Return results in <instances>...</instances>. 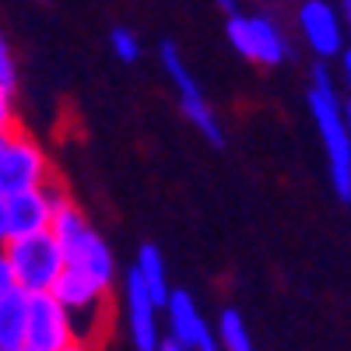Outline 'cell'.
Wrapping results in <instances>:
<instances>
[{"label": "cell", "instance_id": "6da1fadb", "mask_svg": "<svg viewBox=\"0 0 351 351\" xmlns=\"http://www.w3.org/2000/svg\"><path fill=\"white\" fill-rule=\"evenodd\" d=\"M306 102H309L313 123H316L324 152H327L330 186H334L337 200L351 204V137H348V123H344V102L337 99L334 77L324 64H316V71H313V88H309Z\"/></svg>", "mask_w": 351, "mask_h": 351}, {"label": "cell", "instance_id": "7a4b0ae2", "mask_svg": "<svg viewBox=\"0 0 351 351\" xmlns=\"http://www.w3.org/2000/svg\"><path fill=\"white\" fill-rule=\"evenodd\" d=\"M49 232L56 236V243L64 246V260L67 267L88 274L92 281L112 288L116 285V256L109 250V243L99 236V232L92 228V221H88V215L77 208V204H64L60 211L53 215L49 221Z\"/></svg>", "mask_w": 351, "mask_h": 351}, {"label": "cell", "instance_id": "3957f363", "mask_svg": "<svg viewBox=\"0 0 351 351\" xmlns=\"http://www.w3.org/2000/svg\"><path fill=\"white\" fill-rule=\"evenodd\" d=\"M49 291L67 309L74 337L88 341V344H99L106 327H109V319H112V288L92 281L88 274H81L74 267H64Z\"/></svg>", "mask_w": 351, "mask_h": 351}, {"label": "cell", "instance_id": "277c9868", "mask_svg": "<svg viewBox=\"0 0 351 351\" xmlns=\"http://www.w3.org/2000/svg\"><path fill=\"white\" fill-rule=\"evenodd\" d=\"M0 250H4V256L11 263L18 288H25V291H49L53 281L60 278V271L67 267L64 246L56 243L49 228L32 232V236H14Z\"/></svg>", "mask_w": 351, "mask_h": 351}, {"label": "cell", "instance_id": "5b68a950", "mask_svg": "<svg viewBox=\"0 0 351 351\" xmlns=\"http://www.w3.org/2000/svg\"><path fill=\"white\" fill-rule=\"evenodd\" d=\"M225 39L243 60L260 67H281L291 56V43L271 14H239L232 11L225 21Z\"/></svg>", "mask_w": 351, "mask_h": 351}, {"label": "cell", "instance_id": "8992f818", "mask_svg": "<svg viewBox=\"0 0 351 351\" xmlns=\"http://www.w3.org/2000/svg\"><path fill=\"white\" fill-rule=\"evenodd\" d=\"M158 60H162V71L169 74V81L176 84V95H180L183 116L197 127V134H204V141L215 144V148H221V144H225V127H221V120H218V112L211 109L208 95H204V88H200L197 77L190 74L180 46H176V43H162V46H158Z\"/></svg>", "mask_w": 351, "mask_h": 351}, {"label": "cell", "instance_id": "52a82bcc", "mask_svg": "<svg viewBox=\"0 0 351 351\" xmlns=\"http://www.w3.org/2000/svg\"><path fill=\"white\" fill-rule=\"evenodd\" d=\"M49 176H53V162L32 134L21 127L4 134V144H0V190L8 197L21 190H39Z\"/></svg>", "mask_w": 351, "mask_h": 351}, {"label": "cell", "instance_id": "ba28073f", "mask_svg": "<svg viewBox=\"0 0 351 351\" xmlns=\"http://www.w3.org/2000/svg\"><path fill=\"white\" fill-rule=\"evenodd\" d=\"M74 341L71 316L53 291H28V319H25V348L32 351H60Z\"/></svg>", "mask_w": 351, "mask_h": 351}, {"label": "cell", "instance_id": "9c48e42d", "mask_svg": "<svg viewBox=\"0 0 351 351\" xmlns=\"http://www.w3.org/2000/svg\"><path fill=\"white\" fill-rule=\"evenodd\" d=\"M299 28H302V39L309 43V49L316 56H324V60H330V56H341L344 53V18L334 4H327V0H306V4L299 8Z\"/></svg>", "mask_w": 351, "mask_h": 351}, {"label": "cell", "instance_id": "30bf717a", "mask_svg": "<svg viewBox=\"0 0 351 351\" xmlns=\"http://www.w3.org/2000/svg\"><path fill=\"white\" fill-rule=\"evenodd\" d=\"M123 309H127V327H130V337H134V348L137 351H155L158 348V302L152 299V291L144 288L141 274L130 267L127 271V281H123Z\"/></svg>", "mask_w": 351, "mask_h": 351}, {"label": "cell", "instance_id": "8fae6325", "mask_svg": "<svg viewBox=\"0 0 351 351\" xmlns=\"http://www.w3.org/2000/svg\"><path fill=\"white\" fill-rule=\"evenodd\" d=\"M162 309H169V334H176L190 351H221L215 330L208 327V319L200 316L197 302L190 299V291H169Z\"/></svg>", "mask_w": 351, "mask_h": 351}, {"label": "cell", "instance_id": "7c38bea8", "mask_svg": "<svg viewBox=\"0 0 351 351\" xmlns=\"http://www.w3.org/2000/svg\"><path fill=\"white\" fill-rule=\"evenodd\" d=\"M49 221H53V208L46 204L43 190H21L8 197V239L43 232L49 228Z\"/></svg>", "mask_w": 351, "mask_h": 351}, {"label": "cell", "instance_id": "4fadbf2b", "mask_svg": "<svg viewBox=\"0 0 351 351\" xmlns=\"http://www.w3.org/2000/svg\"><path fill=\"white\" fill-rule=\"evenodd\" d=\"M25 319H28V291L14 285L0 299V351H14L25 344Z\"/></svg>", "mask_w": 351, "mask_h": 351}, {"label": "cell", "instance_id": "5bb4252c", "mask_svg": "<svg viewBox=\"0 0 351 351\" xmlns=\"http://www.w3.org/2000/svg\"><path fill=\"white\" fill-rule=\"evenodd\" d=\"M134 271L141 274L144 288L152 291V299H155L158 306H165V299H169V291H172V288H169V267H165V256L158 253V246L144 243V246L137 250Z\"/></svg>", "mask_w": 351, "mask_h": 351}, {"label": "cell", "instance_id": "9a60e30c", "mask_svg": "<svg viewBox=\"0 0 351 351\" xmlns=\"http://www.w3.org/2000/svg\"><path fill=\"white\" fill-rule=\"evenodd\" d=\"M215 337H218V348H221V351H253L246 319H243L239 309H221Z\"/></svg>", "mask_w": 351, "mask_h": 351}, {"label": "cell", "instance_id": "2e32d148", "mask_svg": "<svg viewBox=\"0 0 351 351\" xmlns=\"http://www.w3.org/2000/svg\"><path fill=\"white\" fill-rule=\"evenodd\" d=\"M109 49H112V56L120 64H134L141 56V36L134 32V28H127V25H116L109 32Z\"/></svg>", "mask_w": 351, "mask_h": 351}, {"label": "cell", "instance_id": "e0dca14e", "mask_svg": "<svg viewBox=\"0 0 351 351\" xmlns=\"http://www.w3.org/2000/svg\"><path fill=\"white\" fill-rule=\"evenodd\" d=\"M0 84L4 88H18V64H14V53H11V43H8V36L0 32Z\"/></svg>", "mask_w": 351, "mask_h": 351}, {"label": "cell", "instance_id": "ac0fdd59", "mask_svg": "<svg viewBox=\"0 0 351 351\" xmlns=\"http://www.w3.org/2000/svg\"><path fill=\"white\" fill-rule=\"evenodd\" d=\"M18 127V109H14V92L0 84V134H11Z\"/></svg>", "mask_w": 351, "mask_h": 351}, {"label": "cell", "instance_id": "d6986e66", "mask_svg": "<svg viewBox=\"0 0 351 351\" xmlns=\"http://www.w3.org/2000/svg\"><path fill=\"white\" fill-rule=\"evenodd\" d=\"M14 285H18V281H14V271H11V263H8L4 250H0V299H4Z\"/></svg>", "mask_w": 351, "mask_h": 351}, {"label": "cell", "instance_id": "ffe728a7", "mask_svg": "<svg viewBox=\"0 0 351 351\" xmlns=\"http://www.w3.org/2000/svg\"><path fill=\"white\" fill-rule=\"evenodd\" d=\"M155 351H190V348H186V344H183L180 337H176V334H162V337H158V348H155Z\"/></svg>", "mask_w": 351, "mask_h": 351}, {"label": "cell", "instance_id": "44dd1931", "mask_svg": "<svg viewBox=\"0 0 351 351\" xmlns=\"http://www.w3.org/2000/svg\"><path fill=\"white\" fill-rule=\"evenodd\" d=\"M8 243V193L0 190V246Z\"/></svg>", "mask_w": 351, "mask_h": 351}, {"label": "cell", "instance_id": "7402d4cb", "mask_svg": "<svg viewBox=\"0 0 351 351\" xmlns=\"http://www.w3.org/2000/svg\"><path fill=\"white\" fill-rule=\"evenodd\" d=\"M60 351H99V344H88V341H77V337H74V341L64 344Z\"/></svg>", "mask_w": 351, "mask_h": 351}, {"label": "cell", "instance_id": "603a6c76", "mask_svg": "<svg viewBox=\"0 0 351 351\" xmlns=\"http://www.w3.org/2000/svg\"><path fill=\"white\" fill-rule=\"evenodd\" d=\"M341 64H344V81H348V88H351V46H344V53H341Z\"/></svg>", "mask_w": 351, "mask_h": 351}, {"label": "cell", "instance_id": "cb8c5ba5", "mask_svg": "<svg viewBox=\"0 0 351 351\" xmlns=\"http://www.w3.org/2000/svg\"><path fill=\"white\" fill-rule=\"evenodd\" d=\"M341 18H344V28L351 32V0H341Z\"/></svg>", "mask_w": 351, "mask_h": 351}, {"label": "cell", "instance_id": "d4e9b609", "mask_svg": "<svg viewBox=\"0 0 351 351\" xmlns=\"http://www.w3.org/2000/svg\"><path fill=\"white\" fill-rule=\"evenodd\" d=\"M215 4H218L225 14H232V11H236V0H215Z\"/></svg>", "mask_w": 351, "mask_h": 351}, {"label": "cell", "instance_id": "484cf974", "mask_svg": "<svg viewBox=\"0 0 351 351\" xmlns=\"http://www.w3.org/2000/svg\"><path fill=\"white\" fill-rule=\"evenodd\" d=\"M344 123H348V137H351V102L344 106Z\"/></svg>", "mask_w": 351, "mask_h": 351}, {"label": "cell", "instance_id": "4316f807", "mask_svg": "<svg viewBox=\"0 0 351 351\" xmlns=\"http://www.w3.org/2000/svg\"><path fill=\"white\" fill-rule=\"evenodd\" d=\"M0 144H4V134H0Z\"/></svg>", "mask_w": 351, "mask_h": 351}, {"label": "cell", "instance_id": "83f0119b", "mask_svg": "<svg viewBox=\"0 0 351 351\" xmlns=\"http://www.w3.org/2000/svg\"><path fill=\"white\" fill-rule=\"evenodd\" d=\"M39 4H46V0H39Z\"/></svg>", "mask_w": 351, "mask_h": 351}]
</instances>
